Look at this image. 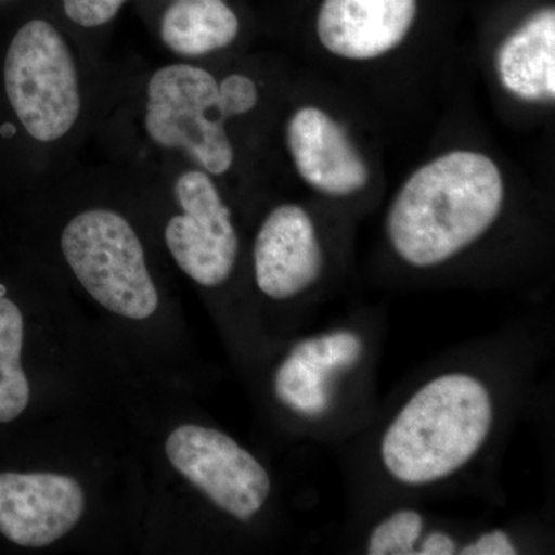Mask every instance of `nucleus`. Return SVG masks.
Masks as SVG:
<instances>
[{
	"label": "nucleus",
	"mask_w": 555,
	"mask_h": 555,
	"mask_svg": "<svg viewBox=\"0 0 555 555\" xmlns=\"http://www.w3.org/2000/svg\"><path fill=\"white\" fill-rule=\"evenodd\" d=\"M460 545L448 532L433 531L423 535L416 555H452L459 554Z\"/></svg>",
	"instance_id": "aec40b11"
},
{
	"label": "nucleus",
	"mask_w": 555,
	"mask_h": 555,
	"mask_svg": "<svg viewBox=\"0 0 555 555\" xmlns=\"http://www.w3.org/2000/svg\"><path fill=\"white\" fill-rule=\"evenodd\" d=\"M287 145L299 177L317 192L343 198L366 188V163L323 109L299 108L288 120Z\"/></svg>",
	"instance_id": "9b49d317"
},
{
	"label": "nucleus",
	"mask_w": 555,
	"mask_h": 555,
	"mask_svg": "<svg viewBox=\"0 0 555 555\" xmlns=\"http://www.w3.org/2000/svg\"><path fill=\"white\" fill-rule=\"evenodd\" d=\"M258 89L244 75H232L218 83V113L222 118L244 115L257 107Z\"/></svg>",
	"instance_id": "f3484780"
},
{
	"label": "nucleus",
	"mask_w": 555,
	"mask_h": 555,
	"mask_svg": "<svg viewBox=\"0 0 555 555\" xmlns=\"http://www.w3.org/2000/svg\"><path fill=\"white\" fill-rule=\"evenodd\" d=\"M426 520L418 511L398 509L379 520L367 537L369 555H416Z\"/></svg>",
	"instance_id": "dca6fc26"
},
{
	"label": "nucleus",
	"mask_w": 555,
	"mask_h": 555,
	"mask_svg": "<svg viewBox=\"0 0 555 555\" xmlns=\"http://www.w3.org/2000/svg\"><path fill=\"white\" fill-rule=\"evenodd\" d=\"M415 14L416 0H324L317 35L335 56L371 61L403 42Z\"/></svg>",
	"instance_id": "f8f14e48"
},
{
	"label": "nucleus",
	"mask_w": 555,
	"mask_h": 555,
	"mask_svg": "<svg viewBox=\"0 0 555 555\" xmlns=\"http://www.w3.org/2000/svg\"><path fill=\"white\" fill-rule=\"evenodd\" d=\"M175 193L184 214L171 218L166 228L171 257L201 286H221L235 268L240 248L229 207L204 171L182 173Z\"/></svg>",
	"instance_id": "0eeeda50"
},
{
	"label": "nucleus",
	"mask_w": 555,
	"mask_h": 555,
	"mask_svg": "<svg viewBox=\"0 0 555 555\" xmlns=\"http://www.w3.org/2000/svg\"><path fill=\"white\" fill-rule=\"evenodd\" d=\"M171 465L225 514L251 520L268 502L272 481L266 467L228 434L182 425L167 438Z\"/></svg>",
	"instance_id": "423d86ee"
},
{
	"label": "nucleus",
	"mask_w": 555,
	"mask_h": 555,
	"mask_svg": "<svg viewBox=\"0 0 555 555\" xmlns=\"http://www.w3.org/2000/svg\"><path fill=\"white\" fill-rule=\"evenodd\" d=\"M24 317L0 295V423L16 420L28 406L30 385L21 364Z\"/></svg>",
	"instance_id": "2eb2a0df"
},
{
	"label": "nucleus",
	"mask_w": 555,
	"mask_h": 555,
	"mask_svg": "<svg viewBox=\"0 0 555 555\" xmlns=\"http://www.w3.org/2000/svg\"><path fill=\"white\" fill-rule=\"evenodd\" d=\"M61 244L79 283L109 312L130 320L156 312L158 291L126 218L107 208L83 211L65 225Z\"/></svg>",
	"instance_id": "7ed1b4c3"
},
{
	"label": "nucleus",
	"mask_w": 555,
	"mask_h": 555,
	"mask_svg": "<svg viewBox=\"0 0 555 555\" xmlns=\"http://www.w3.org/2000/svg\"><path fill=\"white\" fill-rule=\"evenodd\" d=\"M500 82L526 102L554 101L555 11L532 14L502 43L496 53Z\"/></svg>",
	"instance_id": "ddd939ff"
},
{
	"label": "nucleus",
	"mask_w": 555,
	"mask_h": 555,
	"mask_svg": "<svg viewBox=\"0 0 555 555\" xmlns=\"http://www.w3.org/2000/svg\"><path fill=\"white\" fill-rule=\"evenodd\" d=\"M7 96L22 126L40 142L57 141L80 113L78 69L61 33L46 21H30L7 53Z\"/></svg>",
	"instance_id": "20e7f679"
},
{
	"label": "nucleus",
	"mask_w": 555,
	"mask_h": 555,
	"mask_svg": "<svg viewBox=\"0 0 555 555\" xmlns=\"http://www.w3.org/2000/svg\"><path fill=\"white\" fill-rule=\"evenodd\" d=\"M503 201L505 184L494 160L456 150L404 182L387 214V238L412 268H437L483 238Z\"/></svg>",
	"instance_id": "f257e3e1"
},
{
	"label": "nucleus",
	"mask_w": 555,
	"mask_h": 555,
	"mask_svg": "<svg viewBox=\"0 0 555 555\" xmlns=\"http://www.w3.org/2000/svg\"><path fill=\"white\" fill-rule=\"evenodd\" d=\"M86 494L68 476L0 474V534L25 547H43L67 535L82 517Z\"/></svg>",
	"instance_id": "1a4fd4ad"
},
{
	"label": "nucleus",
	"mask_w": 555,
	"mask_h": 555,
	"mask_svg": "<svg viewBox=\"0 0 555 555\" xmlns=\"http://www.w3.org/2000/svg\"><path fill=\"white\" fill-rule=\"evenodd\" d=\"M127 0H62L68 20L80 27L94 28L108 24Z\"/></svg>",
	"instance_id": "a211bd4d"
},
{
	"label": "nucleus",
	"mask_w": 555,
	"mask_h": 555,
	"mask_svg": "<svg viewBox=\"0 0 555 555\" xmlns=\"http://www.w3.org/2000/svg\"><path fill=\"white\" fill-rule=\"evenodd\" d=\"M459 554L463 555H514L518 554V547L514 543L513 537L505 531L494 529V531L483 532L476 539L460 546Z\"/></svg>",
	"instance_id": "6ab92c4d"
},
{
	"label": "nucleus",
	"mask_w": 555,
	"mask_h": 555,
	"mask_svg": "<svg viewBox=\"0 0 555 555\" xmlns=\"http://www.w3.org/2000/svg\"><path fill=\"white\" fill-rule=\"evenodd\" d=\"M364 338L352 328H335L301 339L288 350L273 377L284 408L306 420H320L335 403L339 378L361 363Z\"/></svg>",
	"instance_id": "6e6552de"
},
{
	"label": "nucleus",
	"mask_w": 555,
	"mask_h": 555,
	"mask_svg": "<svg viewBox=\"0 0 555 555\" xmlns=\"http://www.w3.org/2000/svg\"><path fill=\"white\" fill-rule=\"evenodd\" d=\"M145 130L160 147L190 153L207 173L224 175L233 147L218 112V82L210 73L188 64L159 68L149 82Z\"/></svg>",
	"instance_id": "39448f33"
},
{
	"label": "nucleus",
	"mask_w": 555,
	"mask_h": 555,
	"mask_svg": "<svg viewBox=\"0 0 555 555\" xmlns=\"http://www.w3.org/2000/svg\"><path fill=\"white\" fill-rule=\"evenodd\" d=\"M238 33V17L224 0H175L160 21L164 43L182 56L225 49Z\"/></svg>",
	"instance_id": "4468645a"
},
{
	"label": "nucleus",
	"mask_w": 555,
	"mask_h": 555,
	"mask_svg": "<svg viewBox=\"0 0 555 555\" xmlns=\"http://www.w3.org/2000/svg\"><path fill=\"white\" fill-rule=\"evenodd\" d=\"M494 423V396L483 379L463 371L437 375L386 426L379 463L398 485L441 483L480 454Z\"/></svg>",
	"instance_id": "f03ea898"
},
{
	"label": "nucleus",
	"mask_w": 555,
	"mask_h": 555,
	"mask_svg": "<svg viewBox=\"0 0 555 555\" xmlns=\"http://www.w3.org/2000/svg\"><path fill=\"white\" fill-rule=\"evenodd\" d=\"M254 264L259 291L276 301L315 286L323 275L324 251L305 208L284 204L270 211L255 240Z\"/></svg>",
	"instance_id": "9d476101"
}]
</instances>
